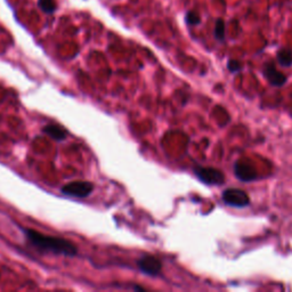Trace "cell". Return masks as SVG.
Returning a JSON list of instances; mask_svg holds the SVG:
<instances>
[{"mask_svg":"<svg viewBox=\"0 0 292 292\" xmlns=\"http://www.w3.org/2000/svg\"><path fill=\"white\" fill-rule=\"evenodd\" d=\"M23 233L31 245L44 252H50L54 254H63L66 257H75L78 253L77 246L68 240L63 237L46 235L44 233L36 232L31 228H23Z\"/></svg>","mask_w":292,"mask_h":292,"instance_id":"1","label":"cell"},{"mask_svg":"<svg viewBox=\"0 0 292 292\" xmlns=\"http://www.w3.org/2000/svg\"><path fill=\"white\" fill-rule=\"evenodd\" d=\"M94 191V185L91 184L90 181H82V180H77V181H71L67 182L66 185H64L61 192L64 195L72 196V198H79L84 199L89 196Z\"/></svg>","mask_w":292,"mask_h":292,"instance_id":"2","label":"cell"},{"mask_svg":"<svg viewBox=\"0 0 292 292\" xmlns=\"http://www.w3.org/2000/svg\"><path fill=\"white\" fill-rule=\"evenodd\" d=\"M224 203L234 208H243L250 203L249 195L239 189H227L223 192Z\"/></svg>","mask_w":292,"mask_h":292,"instance_id":"3","label":"cell"},{"mask_svg":"<svg viewBox=\"0 0 292 292\" xmlns=\"http://www.w3.org/2000/svg\"><path fill=\"white\" fill-rule=\"evenodd\" d=\"M194 173L201 181L208 185H221L225 180L224 173L214 168L195 167Z\"/></svg>","mask_w":292,"mask_h":292,"instance_id":"4","label":"cell"},{"mask_svg":"<svg viewBox=\"0 0 292 292\" xmlns=\"http://www.w3.org/2000/svg\"><path fill=\"white\" fill-rule=\"evenodd\" d=\"M139 271L149 276H158L162 269V264L154 256H143L137 260Z\"/></svg>","mask_w":292,"mask_h":292,"instance_id":"5","label":"cell"},{"mask_svg":"<svg viewBox=\"0 0 292 292\" xmlns=\"http://www.w3.org/2000/svg\"><path fill=\"white\" fill-rule=\"evenodd\" d=\"M264 77L275 87H281L283 85H285L286 82V77L280 71H277L273 63H268L265 65Z\"/></svg>","mask_w":292,"mask_h":292,"instance_id":"6","label":"cell"},{"mask_svg":"<svg viewBox=\"0 0 292 292\" xmlns=\"http://www.w3.org/2000/svg\"><path fill=\"white\" fill-rule=\"evenodd\" d=\"M234 171L235 176L242 181H252L257 178V170L250 164L236 163Z\"/></svg>","mask_w":292,"mask_h":292,"instance_id":"7","label":"cell"},{"mask_svg":"<svg viewBox=\"0 0 292 292\" xmlns=\"http://www.w3.org/2000/svg\"><path fill=\"white\" fill-rule=\"evenodd\" d=\"M43 131L46 135H48L49 137H52L53 139L57 141H62L64 139H66V137H67V131L64 129L63 127L58 125H54V123H50V125L45 126L43 128Z\"/></svg>","mask_w":292,"mask_h":292,"instance_id":"8","label":"cell"},{"mask_svg":"<svg viewBox=\"0 0 292 292\" xmlns=\"http://www.w3.org/2000/svg\"><path fill=\"white\" fill-rule=\"evenodd\" d=\"M276 57H277L278 63H280L282 66L289 67L292 65V52L290 49H287V48L280 49L277 52Z\"/></svg>","mask_w":292,"mask_h":292,"instance_id":"9","label":"cell"},{"mask_svg":"<svg viewBox=\"0 0 292 292\" xmlns=\"http://www.w3.org/2000/svg\"><path fill=\"white\" fill-rule=\"evenodd\" d=\"M38 7L45 14H54L57 9V4L55 0H38Z\"/></svg>","mask_w":292,"mask_h":292,"instance_id":"10","label":"cell"},{"mask_svg":"<svg viewBox=\"0 0 292 292\" xmlns=\"http://www.w3.org/2000/svg\"><path fill=\"white\" fill-rule=\"evenodd\" d=\"M214 38L218 41L225 40V22L223 18H217L214 24Z\"/></svg>","mask_w":292,"mask_h":292,"instance_id":"11","label":"cell"},{"mask_svg":"<svg viewBox=\"0 0 292 292\" xmlns=\"http://www.w3.org/2000/svg\"><path fill=\"white\" fill-rule=\"evenodd\" d=\"M185 22L187 25H192V26L199 25L201 23V17L196 12L189 11L185 15Z\"/></svg>","mask_w":292,"mask_h":292,"instance_id":"12","label":"cell"},{"mask_svg":"<svg viewBox=\"0 0 292 292\" xmlns=\"http://www.w3.org/2000/svg\"><path fill=\"white\" fill-rule=\"evenodd\" d=\"M227 67L231 72H239V71H241L242 65H241L240 62L235 61V59H230V61H228V63H227Z\"/></svg>","mask_w":292,"mask_h":292,"instance_id":"13","label":"cell"}]
</instances>
